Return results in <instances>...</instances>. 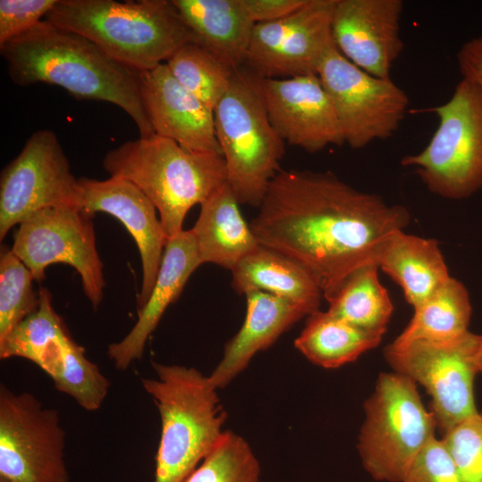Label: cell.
Returning a JSON list of instances; mask_svg holds the SVG:
<instances>
[{
  "instance_id": "cell-1",
  "label": "cell",
  "mask_w": 482,
  "mask_h": 482,
  "mask_svg": "<svg viewBox=\"0 0 482 482\" xmlns=\"http://www.w3.org/2000/svg\"><path fill=\"white\" fill-rule=\"evenodd\" d=\"M409 220L403 206L330 172L281 169L250 226L260 245L304 267L328 299L354 270L378 265L386 240Z\"/></svg>"
},
{
  "instance_id": "cell-2",
  "label": "cell",
  "mask_w": 482,
  "mask_h": 482,
  "mask_svg": "<svg viewBox=\"0 0 482 482\" xmlns=\"http://www.w3.org/2000/svg\"><path fill=\"white\" fill-rule=\"evenodd\" d=\"M0 51L14 84L46 83L77 99L113 104L133 120L140 137L154 134L141 98L138 72L109 57L85 37L45 19Z\"/></svg>"
},
{
  "instance_id": "cell-3",
  "label": "cell",
  "mask_w": 482,
  "mask_h": 482,
  "mask_svg": "<svg viewBox=\"0 0 482 482\" xmlns=\"http://www.w3.org/2000/svg\"><path fill=\"white\" fill-rule=\"evenodd\" d=\"M46 20L85 37L137 72L166 62L195 41L171 0H57Z\"/></svg>"
},
{
  "instance_id": "cell-4",
  "label": "cell",
  "mask_w": 482,
  "mask_h": 482,
  "mask_svg": "<svg viewBox=\"0 0 482 482\" xmlns=\"http://www.w3.org/2000/svg\"><path fill=\"white\" fill-rule=\"evenodd\" d=\"M110 177L135 184L156 208L167 239L179 234L188 211L227 182L223 156L187 150L154 134L129 140L103 159Z\"/></svg>"
},
{
  "instance_id": "cell-5",
  "label": "cell",
  "mask_w": 482,
  "mask_h": 482,
  "mask_svg": "<svg viewBox=\"0 0 482 482\" xmlns=\"http://www.w3.org/2000/svg\"><path fill=\"white\" fill-rule=\"evenodd\" d=\"M152 366L156 378L141 381L161 418L154 482H183L220 440L226 412L209 376L181 365Z\"/></svg>"
},
{
  "instance_id": "cell-6",
  "label": "cell",
  "mask_w": 482,
  "mask_h": 482,
  "mask_svg": "<svg viewBox=\"0 0 482 482\" xmlns=\"http://www.w3.org/2000/svg\"><path fill=\"white\" fill-rule=\"evenodd\" d=\"M213 115L227 183L240 204L259 207L285 154V142L270 122L259 78L245 66L235 71Z\"/></svg>"
},
{
  "instance_id": "cell-7",
  "label": "cell",
  "mask_w": 482,
  "mask_h": 482,
  "mask_svg": "<svg viewBox=\"0 0 482 482\" xmlns=\"http://www.w3.org/2000/svg\"><path fill=\"white\" fill-rule=\"evenodd\" d=\"M364 411L357 444L362 467L377 481L402 482L435 436L434 414L423 404L417 384L395 371L379 374Z\"/></svg>"
},
{
  "instance_id": "cell-8",
  "label": "cell",
  "mask_w": 482,
  "mask_h": 482,
  "mask_svg": "<svg viewBox=\"0 0 482 482\" xmlns=\"http://www.w3.org/2000/svg\"><path fill=\"white\" fill-rule=\"evenodd\" d=\"M426 112L438 127L420 153L405 155L426 187L442 197L463 199L482 188V89L461 79L451 98Z\"/></svg>"
},
{
  "instance_id": "cell-9",
  "label": "cell",
  "mask_w": 482,
  "mask_h": 482,
  "mask_svg": "<svg viewBox=\"0 0 482 482\" xmlns=\"http://www.w3.org/2000/svg\"><path fill=\"white\" fill-rule=\"evenodd\" d=\"M37 310L0 340V358L20 357L37 365L54 387L88 411L98 410L110 387L109 380L71 336L52 304L47 288L38 292Z\"/></svg>"
},
{
  "instance_id": "cell-10",
  "label": "cell",
  "mask_w": 482,
  "mask_h": 482,
  "mask_svg": "<svg viewBox=\"0 0 482 482\" xmlns=\"http://www.w3.org/2000/svg\"><path fill=\"white\" fill-rule=\"evenodd\" d=\"M58 411L0 386V481L69 482Z\"/></svg>"
},
{
  "instance_id": "cell-11",
  "label": "cell",
  "mask_w": 482,
  "mask_h": 482,
  "mask_svg": "<svg viewBox=\"0 0 482 482\" xmlns=\"http://www.w3.org/2000/svg\"><path fill=\"white\" fill-rule=\"evenodd\" d=\"M92 217L77 206L40 210L19 224L11 250L37 282L46 278V269L51 264L73 267L80 276L86 296L96 310L104 297L105 281Z\"/></svg>"
},
{
  "instance_id": "cell-12",
  "label": "cell",
  "mask_w": 482,
  "mask_h": 482,
  "mask_svg": "<svg viewBox=\"0 0 482 482\" xmlns=\"http://www.w3.org/2000/svg\"><path fill=\"white\" fill-rule=\"evenodd\" d=\"M317 74L335 109L344 142L352 148L387 139L397 131L409 99L390 78L365 72L335 45L327 52Z\"/></svg>"
},
{
  "instance_id": "cell-13",
  "label": "cell",
  "mask_w": 482,
  "mask_h": 482,
  "mask_svg": "<svg viewBox=\"0 0 482 482\" xmlns=\"http://www.w3.org/2000/svg\"><path fill=\"white\" fill-rule=\"evenodd\" d=\"M478 338L469 330L449 341L390 344L385 349L393 371L421 385L431 396L432 413L444 432L478 411L473 387Z\"/></svg>"
},
{
  "instance_id": "cell-14",
  "label": "cell",
  "mask_w": 482,
  "mask_h": 482,
  "mask_svg": "<svg viewBox=\"0 0 482 482\" xmlns=\"http://www.w3.org/2000/svg\"><path fill=\"white\" fill-rule=\"evenodd\" d=\"M78 207V179L55 133L35 131L0 177V240L31 214L50 207Z\"/></svg>"
},
{
  "instance_id": "cell-15",
  "label": "cell",
  "mask_w": 482,
  "mask_h": 482,
  "mask_svg": "<svg viewBox=\"0 0 482 482\" xmlns=\"http://www.w3.org/2000/svg\"><path fill=\"white\" fill-rule=\"evenodd\" d=\"M336 4L306 0L280 20L255 24L244 66L261 79L317 74L335 45L331 24Z\"/></svg>"
},
{
  "instance_id": "cell-16",
  "label": "cell",
  "mask_w": 482,
  "mask_h": 482,
  "mask_svg": "<svg viewBox=\"0 0 482 482\" xmlns=\"http://www.w3.org/2000/svg\"><path fill=\"white\" fill-rule=\"evenodd\" d=\"M259 86L270 122L285 143L309 153L345 143L335 109L318 74L259 78Z\"/></svg>"
},
{
  "instance_id": "cell-17",
  "label": "cell",
  "mask_w": 482,
  "mask_h": 482,
  "mask_svg": "<svg viewBox=\"0 0 482 482\" xmlns=\"http://www.w3.org/2000/svg\"><path fill=\"white\" fill-rule=\"evenodd\" d=\"M78 207L92 216L99 212L111 214L134 238L143 272L137 296V310L141 309L154 286L168 241L156 208L135 184L118 177L78 179Z\"/></svg>"
},
{
  "instance_id": "cell-18",
  "label": "cell",
  "mask_w": 482,
  "mask_h": 482,
  "mask_svg": "<svg viewBox=\"0 0 482 482\" xmlns=\"http://www.w3.org/2000/svg\"><path fill=\"white\" fill-rule=\"evenodd\" d=\"M401 0H337L331 31L337 50L352 63L378 78H390L403 49Z\"/></svg>"
},
{
  "instance_id": "cell-19",
  "label": "cell",
  "mask_w": 482,
  "mask_h": 482,
  "mask_svg": "<svg viewBox=\"0 0 482 482\" xmlns=\"http://www.w3.org/2000/svg\"><path fill=\"white\" fill-rule=\"evenodd\" d=\"M138 82L154 134L190 151L221 154L213 110L180 85L165 62L139 71Z\"/></svg>"
},
{
  "instance_id": "cell-20",
  "label": "cell",
  "mask_w": 482,
  "mask_h": 482,
  "mask_svg": "<svg viewBox=\"0 0 482 482\" xmlns=\"http://www.w3.org/2000/svg\"><path fill=\"white\" fill-rule=\"evenodd\" d=\"M191 229L170 238L164 248L157 278L137 320L129 334L108 347V355L119 370L141 359L145 344L167 307L181 294L192 273L201 265Z\"/></svg>"
},
{
  "instance_id": "cell-21",
  "label": "cell",
  "mask_w": 482,
  "mask_h": 482,
  "mask_svg": "<svg viewBox=\"0 0 482 482\" xmlns=\"http://www.w3.org/2000/svg\"><path fill=\"white\" fill-rule=\"evenodd\" d=\"M246 315L238 332L227 343L223 357L209 376L218 389L227 386L260 351L270 346L308 312L287 299L261 291L247 293Z\"/></svg>"
},
{
  "instance_id": "cell-22",
  "label": "cell",
  "mask_w": 482,
  "mask_h": 482,
  "mask_svg": "<svg viewBox=\"0 0 482 482\" xmlns=\"http://www.w3.org/2000/svg\"><path fill=\"white\" fill-rule=\"evenodd\" d=\"M199 43L237 71L245 65L253 21L241 0H171Z\"/></svg>"
},
{
  "instance_id": "cell-23",
  "label": "cell",
  "mask_w": 482,
  "mask_h": 482,
  "mask_svg": "<svg viewBox=\"0 0 482 482\" xmlns=\"http://www.w3.org/2000/svg\"><path fill=\"white\" fill-rule=\"evenodd\" d=\"M239 204L227 182L200 204L191 231L202 264L214 263L231 271L260 245Z\"/></svg>"
},
{
  "instance_id": "cell-24",
  "label": "cell",
  "mask_w": 482,
  "mask_h": 482,
  "mask_svg": "<svg viewBox=\"0 0 482 482\" xmlns=\"http://www.w3.org/2000/svg\"><path fill=\"white\" fill-rule=\"evenodd\" d=\"M238 294L265 292L288 301L309 314L319 311L323 293L310 272L293 259L259 245L231 270Z\"/></svg>"
},
{
  "instance_id": "cell-25",
  "label": "cell",
  "mask_w": 482,
  "mask_h": 482,
  "mask_svg": "<svg viewBox=\"0 0 482 482\" xmlns=\"http://www.w3.org/2000/svg\"><path fill=\"white\" fill-rule=\"evenodd\" d=\"M378 265L400 285L413 309L451 278L437 241L403 229L386 240Z\"/></svg>"
},
{
  "instance_id": "cell-26",
  "label": "cell",
  "mask_w": 482,
  "mask_h": 482,
  "mask_svg": "<svg viewBox=\"0 0 482 482\" xmlns=\"http://www.w3.org/2000/svg\"><path fill=\"white\" fill-rule=\"evenodd\" d=\"M382 337L356 328L328 311L319 310L308 316L295 345L312 363L335 369L375 348Z\"/></svg>"
},
{
  "instance_id": "cell-27",
  "label": "cell",
  "mask_w": 482,
  "mask_h": 482,
  "mask_svg": "<svg viewBox=\"0 0 482 482\" xmlns=\"http://www.w3.org/2000/svg\"><path fill=\"white\" fill-rule=\"evenodd\" d=\"M470 316L469 293L461 282L451 277L414 308L411 321L391 345L402 346L415 341L455 339L469 331Z\"/></svg>"
},
{
  "instance_id": "cell-28",
  "label": "cell",
  "mask_w": 482,
  "mask_h": 482,
  "mask_svg": "<svg viewBox=\"0 0 482 482\" xmlns=\"http://www.w3.org/2000/svg\"><path fill=\"white\" fill-rule=\"evenodd\" d=\"M377 264L351 273L328 299V312L362 330L383 336L394 307L381 285Z\"/></svg>"
},
{
  "instance_id": "cell-29",
  "label": "cell",
  "mask_w": 482,
  "mask_h": 482,
  "mask_svg": "<svg viewBox=\"0 0 482 482\" xmlns=\"http://www.w3.org/2000/svg\"><path fill=\"white\" fill-rule=\"evenodd\" d=\"M165 63L180 85L212 110L228 91L235 71L195 41L181 46Z\"/></svg>"
},
{
  "instance_id": "cell-30",
  "label": "cell",
  "mask_w": 482,
  "mask_h": 482,
  "mask_svg": "<svg viewBox=\"0 0 482 482\" xmlns=\"http://www.w3.org/2000/svg\"><path fill=\"white\" fill-rule=\"evenodd\" d=\"M260 464L248 443L224 431L213 450L183 482H260Z\"/></svg>"
},
{
  "instance_id": "cell-31",
  "label": "cell",
  "mask_w": 482,
  "mask_h": 482,
  "mask_svg": "<svg viewBox=\"0 0 482 482\" xmlns=\"http://www.w3.org/2000/svg\"><path fill=\"white\" fill-rule=\"evenodd\" d=\"M33 276L25 264L4 245L0 253V340L39 305Z\"/></svg>"
},
{
  "instance_id": "cell-32",
  "label": "cell",
  "mask_w": 482,
  "mask_h": 482,
  "mask_svg": "<svg viewBox=\"0 0 482 482\" xmlns=\"http://www.w3.org/2000/svg\"><path fill=\"white\" fill-rule=\"evenodd\" d=\"M443 441L463 482H482V412L444 432Z\"/></svg>"
},
{
  "instance_id": "cell-33",
  "label": "cell",
  "mask_w": 482,
  "mask_h": 482,
  "mask_svg": "<svg viewBox=\"0 0 482 482\" xmlns=\"http://www.w3.org/2000/svg\"><path fill=\"white\" fill-rule=\"evenodd\" d=\"M402 482H463L443 439L433 436L418 453Z\"/></svg>"
},
{
  "instance_id": "cell-34",
  "label": "cell",
  "mask_w": 482,
  "mask_h": 482,
  "mask_svg": "<svg viewBox=\"0 0 482 482\" xmlns=\"http://www.w3.org/2000/svg\"><path fill=\"white\" fill-rule=\"evenodd\" d=\"M57 0H1L0 47L28 32L47 16Z\"/></svg>"
},
{
  "instance_id": "cell-35",
  "label": "cell",
  "mask_w": 482,
  "mask_h": 482,
  "mask_svg": "<svg viewBox=\"0 0 482 482\" xmlns=\"http://www.w3.org/2000/svg\"><path fill=\"white\" fill-rule=\"evenodd\" d=\"M254 24L280 20L301 7L306 0H241Z\"/></svg>"
},
{
  "instance_id": "cell-36",
  "label": "cell",
  "mask_w": 482,
  "mask_h": 482,
  "mask_svg": "<svg viewBox=\"0 0 482 482\" xmlns=\"http://www.w3.org/2000/svg\"><path fill=\"white\" fill-rule=\"evenodd\" d=\"M457 62L462 79L482 89V36L471 38L461 46Z\"/></svg>"
},
{
  "instance_id": "cell-37",
  "label": "cell",
  "mask_w": 482,
  "mask_h": 482,
  "mask_svg": "<svg viewBox=\"0 0 482 482\" xmlns=\"http://www.w3.org/2000/svg\"><path fill=\"white\" fill-rule=\"evenodd\" d=\"M475 363L478 372H482V336H479L475 353Z\"/></svg>"
},
{
  "instance_id": "cell-38",
  "label": "cell",
  "mask_w": 482,
  "mask_h": 482,
  "mask_svg": "<svg viewBox=\"0 0 482 482\" xmlns=\"http://www.w3.org/2000/svg\"><path fill=\"white\" fill-rule=\"evenodd\" d=\"M0 482H2V481H0Z\"/></svg>"
}]
</instances>
